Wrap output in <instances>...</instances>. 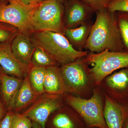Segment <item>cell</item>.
<instances>
[{
	"label": "cell",
	"mask_w": 128,
	"mask_h": 128,
	"mask_svg": "<svg viewBox=\"0 0 128 128\" xmlns=\"http://www.w3.org/2000/svg\"><path fill=\"white\" fill-rule=\"evenodd\" d=\"M23 80L8 74L0 66V82L2 97L5 103L10 109Z\"/></svg>",
	"instance_id": "7c38bea8"
},
{
	"label": "cell",
	"mask_w": 128,
	"mask_h": 128,
	"mask_svg": "<svg viewBox=\"0 0 128 128\" xmlns=\"http://www.w3.org/2000/svg\"><path fill=\"white\" fill-rule=\"evenodd\" d=\"M56 63L43 49L35 46L32 57V67L46 68L55 66Z\"/></svg>",
	"instance_id": "ffe728a7"
},
{
	"label": "cell",
	"mask_w": 128,
	"mask_h": 128,
	"mask_svg": "<svg viewBox=\"0 0 128 128\" xmlns=\"http://www.w3.org/2000/svg\"><path fill=\"white\" fill-rule=\"evenodd\" d=\"M73 118L64 113L56 114L50 120L49 124H46V128H85V123L82 121Z\"/></svg>",
	"instance_id": "e0dca14e"
},
{
	"label": "cell",
	"mask_w": 128,
	"mask_h": 128,
	"mask_svg": "<svg viewBox=\"0 0 128 128\" xmlns=\"http://www.w3.org/2000/svg\"><path fill=\"white\" fill-rule=\"evenodd\" d=\"M38 96L32 90L28 75L23 80L11 109L18 112L31 102H34Z\"/></svg>",
	"instance_id": "9a60e30c"
},
{
	"label": "cell",
	"mask_w": 128,
	"mask_h": 128,
	"mask_svg": "<svg viewBox=\"0 0 128 128\" xmlns=\"http://www.w3.org/2000/svg\"><path fill=\"white\" fill-rule=\"evenodd\" d=\"M104 115L108 128H122L127 115L123 108L106 96Z\"/></svg>",
	"instance_id": "8fae6325"
},
{
	"label": "cell",
	"mask_w": 128,
	"mask_h": 128,
	"mask_svg": "<svg viewBox=\"0 0 128 128\" xmlns=\"http://www.w3.org/2000/svg\"><path fill=\"white\" fill-rule=\"evenodd\" d=\"M106 9L112 12H128V0H112L108 5Z\"/></svg>",
	"instance_id": "d4e9b609"
},
{
	"label": "cell",
	"mask_w": 128,
	"mask_h": 128,
	"mask_svg": "<svg viewBox=\"0 0 128 128\" xmlns=\"http://www.w3.org/2000/svg\"><path fill=\"white\" fill-rule=\"evenodd\" d=\"M90 9L80 0L75 1L70 7L66 20V28L80 25L84 22Z\"/></svg>",
	"instance_id": "2e32d148"
},
{
	"label": "cell",
	"mask_w": 128,
	"mask_h": 128,
	"mask_svg": "<svg viewBox=\"0 0 128 128\" xmlns=\"http://www.w3.org/2000/svg\"><path fill=\"white\" fill-rule=\"evenodd\" d=\"M86 56L85 61L91 64L90 72L97 84L114 72L128 66V52L125 51L112 52L106 50Z\"/></svg>",
	"instance_id": "3957f363"
},
{
	"label": "cell",
	"mask_w": 128,
	"mask_h": 128,
	"mask_svg": "<svg viewBox=\"0 0 128 128\" xmlns=\"http://www.w3.org/2000/svg\"><path fill=\"white\" fill-rule=\"evenodd\" d=\"M20 31L8 24L0 22V42H8L13 40Z\"/></svg>",
	"instance_id": "7402d4cb"
},
{
	"label": "cell",
	"mask_w": 128,
	"mask_h": 128,
	"mask_svg": "<svg viewBox=\"0 0 128 128\" xmlns=\"http://www.w3.org/2000/svg\"><path fill=\"white\" fill-rule=\"evenodd\" d=\"M122 128H128V116H127L124 119Z\"/></svg>",
	"instance_id": "f546056e"
},
{
	"label": "cell",
	"mask_w": 128,
	"mask_h": 128,
	"mask_svg": "<svg viewBox=\"0 0 128 128\" xmlns=\"http://www.w3.org/2000/svg\"><path fill=\"white\" fill-rule=\"evenodd\" d=\"M14 113L10 111L0 121V128H11L12 120Z\"/></svg>",
	"instance_id": "484cf974"
},
{
	"label": "cell",
	"mask_w": 128,
	"mask_h": 128,
	"mask_svg": "<svg viewBox=\"0 0 128 128\" xmlns=\"http://www.w3.org/2000/svg\"><path fill=\"white\" fill-rule=\"evenodd\" d=\"M60 69L66 84L70 88L82 87L86 84L87 77L82 65L74 62L62 66Z\"/></svg>",
	"instance_id": "30bf717a"
},
{
	"label": "cell",
	"mask_w": 128,
	"mask_h": 128,
	"mask_svg": "<svg viewBox=\"0 0 128 128\" xmlns=\"http://www.w3.org/2000/svg\"><path fill=\"white\" fill-rule=\"evenodd\" d=\"M34 46L42 48L56 63L62 66L86 56L87 51L76 50L64 34L44 31L34 32L30 36Z\"/></svg>",
	"instance_id": "7a4b0ae2"
},
{
	"label": "cell",
	"mask_w": 128,
	"mask_h": 128,
	"mask_svg": "<svg viewBox=\"0 0 128 128\" xmlns=\"http://www.w3.org/2000/svg\"><path fill=\"white\" fill-rule=\"evenodd\" d=\"M4 110L3 108V106H2V103L0 101V121L4 116Z\"/></svg>",
	"instance_id": "83f0119b"
},
{
	"label": "cell",
	"mask_w": 128,
	"mask_h": 128,
	"mask_svg": "<svg viewBox=\"0 0 128 128\" xmlns=\"http://www.w3.org/2000/svg\"><path fill=\"white\" fill-rule=\"evenodd\" d=\"M60 106L57 94L44 92L38 97L32 105L22 114L40 124L43 128H46V123L50 114L58 110Z\"/></svg>",
	"instance_id": "52a82bcc"
},
{
	"label": "cell",
	"mask_w": 128,
	"mask_h": 128,
	"mask_svg": "<svg viewBox=\"0 0 128 128\" xmlns=\"http://www.w3.org/2000/svg\"><path fill=\"white\" fill-rule=\"evenodd\" d=\"M11 128H32V121L22 114H14Z\"/></svg>",
	"instance_id": "603a6c76"
},
{
	"label": "cell",
	"mask_w": 128,
	"mask_h": 128,
	"mask_svg": "<svg viewBox=\"0 0 128 128\" xmlns=\"http://www.w3.org/2000/svg\"><path fill=\"white\" fill-rule=\"evenodd\" d=\"M0 65L6 74L24 80L31 68L20 62L14 56L10 43H0Z\"/></svg>",
	"instance_id": "ba28073f"
},
{
	"label": "cell",
	"mask_w": 128,
	"mask_h": 128,
	"mask_svg": "<svg viewBox=\"0 0 128 128\" xmlns=\"http://www.w3.org/2000/svg\"><path fill=\"white\" fill-rule=\"evenodd\" d=\"M44 88V92L57 95L65 91L66 86L60 69L56 66L46 68Z\"/></svg>",
	"instance_id": "4fadbf2b"
},
{
	"label": "cell",
	"mask_w": 128,
	"mask_h": 128,
	"mask_svg": "<svg viewBox=\"0 0 128 128\" xmlns=\"http://www.w3.org/2000/svg\"><path fill=\"white\" fill-rule=\"evenodd\" d=\"M106 82L118 93L121 101L128 104V66L112 74L108 77Z\"/></svg>",
	"instance_id": "5bb4252c"
},
{
	"label": "cell",
	"mask_w": 128,
	"mask_h": 128,
	"mask_svg": "<svg viewBox=\"0 0 128 128\" xmlns=\"http://www.w3.org/2000/svg\"></svg>",
	"instance_id": "836d02e7"
},
{
	"label": "cell",
	"mask_w": 128,
	"mask_h": 128,
	"mask_svg": "<svg viewBox=\"0 0 128 128\" xmlns=\"http://www.w3.org/2000/svg\"><path fill=\"white\" fill-rule=\"evenodd\" d=\"M62 18L60 2L57 0H46L34 12L32 18V32L48 31L64 34L65 28Z\"/></svg>",
	"instance_id": "277c9868"
},
{
	"label": "cell",
	"mask_w": 128,
	"mask_h": 128,
	"mask_svg": "<svg viewBox=\"0 0 128 128\" xmlns=\"http://www.w3.org/2000/svg\"><path fill=\"white\" fill-rule=\"evenodd\" d=\"M91 11L98 12L106 9L112 0H80Z\"/></svg>",
	"instance_id": "cb8c5ba5"
},
{
	"label": "cell",
	"mask_w": 128,
	"mask_h": 128,
	"mask_svg": "<svg viewBox=\"0 0 128 128\" xmlns=\"http://www.w3.org/2000/svg\"><path fill=\"white\" fill-rule=\"evenodd\" d=\"M84 47L92 53H100L106 50L124 51L116 12H111L106 8L97 12Z\"/></svg>",
	"instance_id": "6da1fadb"
},
{
	"label": "cell",
	"mask_w": 128,
	"mask_h": 128,
	"mask_svg": "<svg viewBox=\"0 0 128 128\" xmlns=\"http://www.w3.org/2000/svg\"><path fill=\"white\" fill-rule=\"evenodd\" d=\"M32 121V128H43L40 124L34 121Z\"/></svg>",
	"instance_id": "f1b7e54d"
},
{
	"label": "cell",
	"mask_w": 128,
	"mask_h": 128,
	"mask_svg": "<svg viewBox=\"0 0 128 128\" xmlns=\"http://www.w3.org/2000/svg\"><path fill=\"white\" fill-rule=\"evenodd\" d=\"M66 101L82 118L88 128H108L104 118L102 100L97 93H94L89 99L68 96Z\"/></svg>",
	"instance_id": "5b68a950"
},
{
	"label": "cell",
	"mask_w": 128,
	"mask_h": 128,
	"mask_svg": "<svg viewBox=\"0 0 128 128\" xmlns=\"http://www.w3.org/2000/svg\"><path fill=\"white\" fill-rule=\"evenodd\" d=\"M57 0L58 1L60 2V1H64L65 0Z\"/></svg>",
	"instance_id": "1f68e13d"
},
{
	"label": "cell",
	"mask_w": 128,
	"mask_h": 128,
	"mask_svg": "<svg viewBox=\"0 0 128 128\" xmlns=\"http://www.w3.org/2000/svg\"><path fill=\"white\" fill-rule=\"evenodd\" d=\"M24 6H31L40 4L46 0H15Z\"/></svg>",
	"instance_id": "4316f807"
},
{
	"label": "cell",
	"mask_w": 128,
	"mask_h": 128,
	"mask_svg": "<svg viewBox=\"0 0 128 128\" xmlns=\"http://www.w3.org/2000/svg\"><path fill=\"white\" fill-rule=\"evenodd\" d=\"M116 14L124 51L128 52V12H117Z\"/></svg>",
	"instance_id": "44dd1931"
},
{
	"label": "cell",
	"mask_w": 128,
	"mask_h": 128,
	"mask_svg": "<svg viewBox=\"0 0 128 128\" xmlns=\"http://www.w3.org/2000/svg\"><path fill=\"white\" fill-rule=\"evenodd\" d=\"M123 108L124 110V112H125L127 116H128V104L126 108Z\"/></svg>",
	"instance_id": "4dcf8cb0"
},
{
	"label": "cell",
	"mask_w": 128,
	"mask_h": 128,
	"mask_svg": "<svg viewBox=\"0 0 128 128\" xmlns=\"http://www.w3.org/2000/svg\"><path fill=\"white\" fill-rule=\"evenodd\" d=\"M88 26L83 23L75 28H65L64 34L76 46H84L88 37Z\"/></svg>",
	"instance_id": "d6986e66"
},
{
	"label": "cell",
	"mask_w": 128,
	"mask_h": 128,
	"mask_svg": "<svg viewBox=\"0 0 128 128\" xmlns=\"http://www.w3.org/2000/svg\"><path fill=\"white\" fill-rule=\"evenodd\" d=\"M97 128V127H92V128Z\"/></svg>",
	"instance_id": "d6a6232c"
},
{
	"label": "cell",
	"mask_w": 128,
	"mask_h": 128,
	"mask_svg": "<svg viewBox=\"0 0 128 128\" xmlns=\"http://www.w3.org/2000/svg\"><path fill=\"white\" fill-rule=\"evenodd\" d=\"M46 68L32 67L28 73L29 81L32 90L35 95L39 96L44 93V83Z\"/></svg>",
	"instance_id": "ac0fdd59"
},
{
	"label": "cell",
	"mask_w": 128,
	"mask_h": 128,
	"mask_svg": "<svg viewBox=\"0 0 128 128\" xmlns=\"http://www.w3.org/2000/svg\"><path fill=\"white\" fill-rule=\"evenodd\" d=\"M11 47L16 58L22 64L32 68V56L35 46L32 42L29 34L19 32L12 41Z\"/></svg>",
	"instance_id": "9c48e42d"
},
{
	"label": "cell",
	"mask_w": 128,
	"mask_h": 128,
	"mask_svg": "<svg viewBox=\"0 0 128 128\" xmlns=\"http://www.w3.org/2000/svg\"><path fill=\"white\" fill-rule=\"evenodd\" d=\"M8 4H0V22L14 26L20 32H32V22L35 11L40 5L24 6L15 0H9Z\"/></svg>",
	"instance_id": "8992f818"
}]
</instances>
